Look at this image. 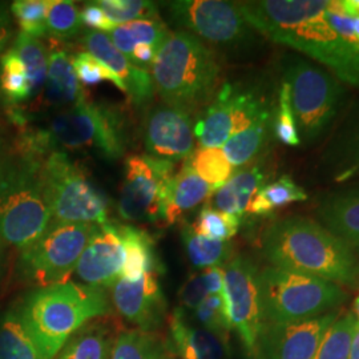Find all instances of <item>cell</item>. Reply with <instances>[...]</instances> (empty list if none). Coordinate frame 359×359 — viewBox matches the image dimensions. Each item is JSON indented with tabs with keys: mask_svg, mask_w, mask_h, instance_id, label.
I'll list each match as a JSON object with an SVG mask.
<instances>
[{
	"mask_svg": "<svg viewBox=\"0 0 359 359\" xmlns=\"http://www.w3.org/2000/svg\"><path fill=\"white\" fill-rule=\"evenodd\" d=\"M266 38L359 88V18L342 13L339 1H286L271 18Z\"/></svg>",
	"mask_w": 359,
	"mask_h": 359,
	"instance_id": "1",
	"label": "cell"
},
{
	"mask_svg": "<svg viewBox=\"0 0 359 359\" xmlns=\"http://www.w3.org/2000/svg\"><path fill=\"white\" fill-rule=\"evenodd\" d=\"M261 252L270 266L314 276L341 285L359 283V257L321 222L287 216L262 233Z\"/></svg>",
	"mask_w": 359,
	"mask_h": 359,
	"instance_id": "2",
	"label": "cell"
},
{
	"mask_svg": "<svg viewBox=\"0 0 359 359\" xmlns=\"http://www.w3.org/2000/svg\"><path fill=\"white\" fill-rule=\"evenodd\" d=\"M128 147L127 124L123 111L115 105L88 100L55 112L40 127L23 133V157L40 160L53 152L96 151L104 158L118 160Z\"/></svg>",
	"mask_w": 359,
	"mask_h": 359,
	"instance_id": "3",
	"label": "cell"
},
{
	"mask_svg": "<svg viewBox=\"0 0 359 359\" xmlns=\"http://www.w3.org/2000/svg\"><path fill=\"white\" fill-rule=\"evenodd\" d=\"M16 310L41 359H55L83 326L111 314L104 289L68 281L32 290Z\"/></svg>",
	"mask_w": 359,
	"mask_h": 359,
	"instance_id": "4",
	"label": "cell"
},
{
	"mask_svg": "<svg viewBox=\"0 0 359 359\" xmlns=\"http://www.w3.org/2000/svg\"><path fill=\"white\" fill-rule=\"evenodd\" d=\"M149 72L163 104L191 114L215 97L221 65L203 40L179 29L169 32Z\"/></svg>",
	"mask_w": 359,
	"mask_h": 359,
	"instance_id": "5",
	"label": "cell"
},
{
	"mask_svg": "<svg viewBox=\"0 0 359 359\" xmlns=\"http://www.w3.org/2000/svg\"><path fill=\"white\" fill-rule=\"evenodd\" d=\"M265 325L309 321L347 301V292L337 283L292 270L266 266L258 274Z\"/></svg>",
	"mask_w": 359,
	"mask_h": 359,
	"instance_id": "6",
	"label": "cell"
},
{
	"mask_svg": "<svg viewBox=\"0 0 359 359\" xmlns=\"http://www.w3.org/2000/svg\"><path fill=\"white\" fill-rule=\"evenodd\" d=\"M283 72L301 144L311 145L333 126L346 92L337 77L308 57H290Z\"/></svg>",
	"mask_w": 359,
	"mask_h": 359,
	"instance_id": "7",
	"label": "cell"
},
{
	"mask_svg": "<svg viewBox=\"0 0 359 359\" xmlns=\"http://www.w3.org/2000/svg\"><path fill=\"white\" fill-rule=\"evenodd\" d=\"M40 163L23 157L13 164L7 187L0 193V238L20 252L39 240L52 222Z\"/></svg>",
	"mask_w": 359,
	"mask_h": 359,
	"instance_id": "8",
	"label": "cell"
},
{
	"mask_svg": "<svg viewBox=\"0 0 359 359\" xmlns=\"http://www.w3.org/2000/svg\"><path fill=\"white\" fill-rule=\"evenodd\" d=\"M97 226L52 219L43 236L20 252L18 259L20 278L35 285L36 289L67 283Z\"/></svg>",
	"mask_w": 359,
	"mask_h": 359,
	"instance_id": "9",
	"label": "cell"
},
{
	"mask_svg": "<svg viewBox=\"0 0 359 359\" xmlns=\"http://www.w3.org/2000/svg\"><path fill=\"white\" fill-rule=\"evenodd\" d=\"M40 177L53 221L96 225L108 221V204L103 193L68 154L53 152L47 156L40 163Z\"/></svg>",
	"mask_w": 359,
	"mask_h": 359,
	"instance_id": "10",
	"label": "cell"
},
{
	"mask_svg": "<svg viewBox=\"0 0 359 359\" xmlns=\"http://www.w3.org/2000/svg\"><path fill=\"white\" fill-rule=\"evenodd\" d=\"M170 20L196 38L218 47H238L252 41L255 29L246 23L237 1L176 0L168 1Z\"/></svg>",
	"mask_w": 359,
	"mask_h": 359,
	"instance_id": "11",
	"label": "cell"
},
{
	"mask_svg": "<svg viewBox=\"0 0 359 359\" xmlns=\"http://www.w3.org/2000/svg\"><path fill=\"white\" fill-rule=\"evenodd\" d=\"M269 111L270 104L261 92L225 83L194 123V137L203 148H222L233 135Z\"/></svg>",
	"mask_w": 359,
	"mask_h": 359,
	"instance_id": "12",
	"label": "cell"
},
{
	"mask_svg": "<svg viewBox=\"0 0 359 359\" xmlns=\"http://www.w3.org/2000/svg\"><path fill=\"white\" fill-rule=\"evenodd\" d=\"M259 269L244 255H234L224 266V290L226 314L246 354L252 358L258 337L265 326L261 306Z\"/></svg>",
	"mask_w": 359,
	"mask_h": 359,
	"instance_id": "13",
	"label": "cell"
},
{
	"mask_svg": "<svg viewBox=\"0 0 359 359\" xmlns=\"http://www.w3.org/2000/svg\"><path fill=\"white\" fill-rule=\"evenodd\" d=\"M175 173L172 161L149 154L129 156L117 204L120 217L137 222L160 219L163 191Z\"/></svg>",
	"mask_w": 359,
	"mask_h": 359,
	"instance_id": "14",
	"label": "cell"
},
{
	"mask_svg": "<svg viewBox=\"0 0 359 359\" xmlns=\"http://www.w3.org/2000/svg\"><path fill=\"white\" fill-rule=\"evenodd\" d=\"M337 309L309 321L265 325L258 337L253 359H313L326 332L339 317Z\"/></svg>",
	"mask_w": 359,
	"mask_h": 359,
	"instance_id": "15",
	"label": "cell"
},
{
	"mask_svg": "<svg viewBox=\"0 0 359 359\" xmlns=\"http://www.w3.org/2000/svg\"><path fill=\"white\" fill-rule=\"evenodd\" d=\"M142 135L147 152L160 160H187L194 151L191 114L167 104L156 105L147 114Z\"/></svg>",
	"mask_w": 359,
	"mask_h": 359,
	"instance_id": "16",
	"label": "cell"
},
{
	"mask_svg": "<svg viewBox=\"0 0 359 359\" xmlns=\"http://www.w3.org/2000/svg\"><path fill=\"white\" fill-rule=\"evenodd\" d=\"M112 301L117 313L142 332L154 333L167 321V301L154 273L137 281L120 278L112 286Z\"/></svg>",
	"mask_w": 359,
	"mask_h": 359,
	"instance_id": "17",
	"label": "cell"
},
{
	"mask_svg": "<svg viewBox=\"0 0 359 359\" xmlns=\"http://www.w3.org/2000/svg\"><path fill=\"white\" fill-rule=\"evenodd\" d=\"M124 265V246L115 222L97 226L77 262L75 273L84 285L112 287L120 278Z\"/></svg>",
	"mask_w": 359,
	"mask_h": 359,
	"instance_id": "18",
	"label": "cell"
},
{
	"mask_svg": "<svg viewBox=\"0 0 359 359\" xmlns=\"http://www.w3.org/2000/svg\"><path fill=\"white\" fill-rule=\"evenodd\" d=\"M86 51L103 62L114 71L126 87L130 102L142 107L154 99V86L149 71L133 65L128 57L118 51L105 32L88 31L83 36Z\"/></svg>",
	"mask_w": 359,
	"mask_h": 359,
	"instance_id": "19",
	"label": "cell"
},
{
	"mask_svg": "<svg viewBox=\"0 0 359 359\" xmlns=\"http://www.w3.org/2000/svg\"><path fill=\"white\" fill-rule=\"evenodd\" d=\"M321 169L337 184L359 179V102L334 129L321 154Z\"/></svg>",
	"mask_w": 359,
	"mask_h": 359,
	"instance_id": "20",
	"label": "cell"
},
{
	"mask_svg": "<svg viewBox=\"0 0 359 359\" xmlns=\"http://www.w3.org/2000/svg\"><path fill=\"white\" fill-rule=\"evenodd\" d=\"M165 348L176 359H226L228 344L197 325L179 306L167 317Z\"/></svg>",
	"mask_w": 359,
	"mask_h": 359,
	"instance_id": "21",
	"label": "cell"
},
{
	"mask_svg": "<svg viewBox=\"0 0 359 359\" xmlns=\"http://www.w3.org/2000/svg\"><path fill=\"white\" fill-rule=\"evenodd\" d=\"M318 222L359 257V182L325 193L316 206Z\"/></svg>",
	"mask_w": 359,
	"mask_h": 359,
	"instance_id": "22",
	"label": "cell"
},
{
	"mask_svg": "<svg viewBox=\"0 0 359 359\" xmlns=\"http://www.w3.org/2000/svg\"><path fill=\"white\" fill-rule=\"evenodd\" d=\"M84 96L72 67V57L63 48L52 46L46 83L39 95L40 104L48 111L59 112L75 105Z\"/></svg>",
	"mask_w": 359,
	"mask_h": 359,
	"instance_id": "23",
	"label": "cell"
},
{
	"mask_svg": "<svg viewBox=\"0 0 359 359\" xmlns=\"http://www.w3.org/2000/svg\"><path fill=\"white\" fill-rule=\"evenodd\" d=\"M213 193L210 185L198 177L188 161L168 181L161 196V217L168 225L177 222L185 213L208 200Z\"/></svg>",
	"mask_w": 359,
	"mask_h": 359,
	"instance_id": "24",
	"label": "cell"
},
{
	"mask_svg": "<svg viewBox=\"0 0 359 359\" xmlns=\"http://www.w3.org/2000/svg\"><path fill=\"white\" fill-rule=\"evenodd\" d=\"M265 182L266 173L259 165L238 169L219 189L212 193L208 205L243 219L250 201Z\"/></svg>",
	"mask_w": 359,
	"mask_h": 359,
	"instance_id": "25",
	"label": "cell"
},
{
	"mask_svg": "<svg viewBox=\"0 0 359 359\" xmlns=\"http://www.w3.org/2000/svg\"><path fill=\"white\" fill-rule=\"evenodd\" d=\"M123 246H124V265L121 278L127 281H137L148 273L158 274L161 264L156 257L152 237L139 228L117 224Z\"/></svg>",
	"mask_w": 359,
	"mask_h": 359,
	"instance_id": "26",
	"label": "cell"
},
{
	"mask_svg": "<svg viewBox=\"0 0 359 359\" xmlns=\"http://www.w3.org/2000/svg\"><path fill=\"white\" fill-rule=\"evenodd\" d=\"M115 338L107 322L93 320L65 342L55 359H112Z\"/></svg>",
	"mask_w": 359,
	"mask_h": 359,
	"instance_id": "27",
	"label": "cell"
},
{
	"mask_svg": "<svg viewBox=\"0 0 359 359\" xmlns=\"http://www.w3.org/2000/svg\"><path fill=\"white\" fill-rule=\"evenodd\" d=\"M270 133H273L271 111L259 116L248 128L233 135L221 149L234 170H238L249 167L261 154L264 147L268 144Z\"/></svg>",
	"mask_w": 359,
	"mask_h": 359,
	"instance_id": "28",
	"label": "cell"
},
{
	"mask_svg": "<svg viewBox=\"0 0 359 359\" xmlns=\"http://www.w3.org/2000/svg\"><path fill=\"white\" fill-rule=\"evenodd\" d=\"M181 240L191 264L197 269L225 266L234 256V246L231 241L206 238L194 231L192 224H182Z\"/></svg>",
	"mask_w": 359,
	"mask_h": 359,
	"instance_id": "29",
	"label": "cell"
},
{
	"mask_svg": "<svg viewBox=\"0 0 359 359\" xmlns=\"http://www.w3.org/2000/svg\"><path fill=\"white\" fill-rule=\"evenodd\" d=\"M169 29L161 19H142L120 25L107 32L116 48L127 57L139 44H151L160 48L169 35Z\"/></svg>",
	"mask_w": 359,
	"mask_h": 359,
	"instance_id": "30",
	"label": "cell"
},
{
	"mask_svg": "<svg viewBox=\"0 0 359 359\" xmlns=\"http://www.w3.org/2000/svg\"><path fill=\"white\" fill-rule=\"evenodd\" d=\"M308 193L289 175L265 184L250 201L248 213L253 216H268L283 206L308 200Z\"/></svg>",
	"mask_w": 359,
	"mask_h": 359,
	"instance_id": "31",
	"label": "cell"
},
{
	"mask_svg": "<svg viewBox=\"0 0 359 359\" xmlns=\"http://www.w3.org/2000/svg\"><path fill=\"white\" fill-rule=\"evenodd\" d=\"M0 359H41L16 309L0 318Z\"/></svg>",
	"mask_w": 359,
	"mask_h": 359,
	"instance_id": "32",
	"label": "cell"
},
{
	"mask_svg": "<svg viewBox=\"0 0 359 359\" xmlns=\"http://www.w3.org/2000/svg\"><path fill=\"white\" fill-rule=\"evenodd\" d=\"M11 48L26 67L34 97L39 96L44 87L48 71L50 52L47 47L40 39L28 36L23 32H18L13 39Z\"/></svg>",
	"mask_w": 359,
	"mask_h": 359,
	"instance_id": "33",
	"label": "cell"
},
{
	"mask_svg": "<svg viewBox=\"0 0 359 359\" xmlns=\"http://www.w3.org/2000/svg\"><path fill=\"white\" fill-rule=\"evenodd\" d=\"M0 92L4 100L13 105L34 97L26 67L11 47L0 57Z\"/></svg>",
	"mask_w": 359,
	"mask_h": 359,
	"instance_id": "34",
	"label": "cell"
},
{
	"mask_svg": "<svg viewBox=\"0 0 359 359\" xmlns=\"http://www.w3.org/2000/svg\"><path fill=\"white\" fill-rule=\"evenodd\" d=\"M165 344L154 333L127 330L115 338L112 359H167Z\"/></svg>",
	"mask_w": 359,
	"mask_h": 359,
	"instance_id": "35",
	"label": "cell"
},
{
	"mask_svg": "<svg viewBox=\"0 0 359 359\" xmlns=\"http://www.w3.org/2000/svg\"><path fill=\"white\" fill-rule=\"evenodd\" d=\"M187 161L196 175L210 185L213 192L219 189L236 172L221 148L200 147L193 151Z\"/></svg>",
	"mask_w": 359,
	"mask_h": 359,
	"instance_id": "36",
	"label": "cell"
},
{
	"mask_svg": "<svg viewBox=\"0 0 359 359\" xmlns=\"http://www.w3.org/2000/svg\"><path fill=\"white\" fill-rule=\"evenodd\" d=\"M358 320L351 311H341L326 332L313 359H348Z\"/></svg>",
	"mask_w": 359,
	"mask_h": 359,
	"instance_id": "37",
	"label": "cell"
},
{
	"mask_svg": "<svg viewBox=\"0 0 359 359\" xmlns=\"http://www.w3.org/2000/svg\"><path fill=\"white\" fill-rule=\"evenodd\" d=\"M83 20L76 4L69 0H48L47 34L59 40L76 38L83 29Z\"/></svg>",
	"mask_w": 359,
	"mask_h": 359,
	"instance_id": "38",
	"label": "cell"
},
{
	"mask_svg": "<svg viewBox=\"0 0 359 359\" xmlns=\"http://www.w3.org/2000/svg\"><path fill=\"white\" fill-rule=\"evenodd\" d=\"M241 218L219 212L212 206H203L192 226L198 234L216 241H231L238 233Z\"/></svg>",
	"mask_w": 359,
	"mask_h": 359,
	"instance_id": "39",
	"label": "cell"
},
{
	"mask_svg": "<svg viewBox=\"0 0 359 359\" xmlns=\"http://www.w3.org/2000/svg\"><path fill=\"white\" fill-rule=\"evenodd\" d=\"M47 10L48 0H16L10 6L19 32L36 39L47 35Z\"/></svg>",
	"mask_w": 359,
	"mask_h": 359,
	"instance_id": "40",
	"label": "cell"
},
{
	"mask_svg": "<svg viewBox=\"0 0 359 359\" xmlns=\"http://www.w3.org/2000/svg\"><path fill=\"white\" fill-rule=\"evenodd\" d=\"M193 321L228 344L233 330L222 294L208 295L200 306L193 310Z\"/></svg>",
	"mask_w": 359,
	"mask_h": 359,
	"instance_id": "41",
	"label": "cell"
},
{
	"mask_svg": "<svg viewBox=\"0 0 359 359\" xmlns=\"http://www.w3.org/2000/svg\"><path fill=\"white\" fill-rule=\"evenodd\" d=\"M273 133L278 142L287 147L301 145L297 121L290 100L289 84L283 80L278 90V103L273 115Z\"/></svg>",
	"mask_w": 359,
	"mask_h": 359,
	"instance_id": "42",
	"label": "cell"
},
{
	"mask_svg": "<svg viewBox=\"0 0 359 359\" xmlns=\"http://www.w3.org/2000/svg\"><path fill=\"white\" fill-rule=\"evenodd\" d=\"M116 26L133 20L158 19L157 6L147 0H99L96 1Z\"/></svg>",
	"mask_w": 359,
	"mask_h": 359,
	"instance_id": "43",
	"label": "cell"
},
{
	"mask_svg": "<svg viewBox=\"0 0 359 359\" xmlns=\"http://www.w3.org/2000/svg\"><path fill=\"white\" fill-rule=\"evenodd\" d=\"M72 67L77 80L86 86H96L103 81H109L126 93V87L114 71H111L103 62L96 59L87 51L80 52L72 57Z\"/></svg>",
	"mask_w": 359,
	"mask_h": 359,
	"instance_id": "44",
	"label": "cell"
},
{
	"mask_svg": "<svg viewBox=\"0 0 359 359\" xmlns=\"http://www.w3.org/2000/svg\"><path fill=\"white\" fill-rule=\"evenodd\" d=\"M208 297L201 273H193L181 286L179 292L180 305L184 310H194Z\"/></svg>",
	"mask_w": 359,
	"mask_h": 359,
	"instance_id": "45",
	"label": "cell"
},
{
	"mask_svg": "<svg viewBox=\"0 0 359 359\" xmlns=\"http://www.w3.org/2000/svg\"><path fill=\"white\" fill-rule=\"evenodd\" d=\"M81 15V20L84 26H88L92 28V31H99V32H109L116 25L105 15L103 8L96 3V1H90L87 3L83 10L80 11Z\"/></svg>",
	"mask_w": 359,
	"mask_h": 359,
	"instance_id": "46",
	"label": "cell"
},
{
	"mask_svg": "<svg viewBox=\"0 0 359 359\" xmlns=\"http://www.w3.org/2000/svg\"><path fill=\"white\" fill-rule=\"evenodd\" d=\"M201 278L205 285L208 295L222 294L224 290V266H213L203 269Z\"/></svg>",
	"mask_w": 359,
	"mask_h": 359,
	"instance_id": "47",
	"label": "cell"
},
{
	"mask_svg": "<svg viewBox=\"0 0 359 359\" xmlns=\"http://www.w3.org/2000/svg\"><path fill=\"white\" fill-rule=\"evenodd\" d=\"M13 36V15L7 4L0 3V57Z\"/></svg>",
	"mask_w": 359,
	"mask_h": 359,
	"instance_id": "48",
	"label": "cell"
},
{
	"mask_svg": "<svg viewBox=\"0 0 359 359\" xmlns=\"http://www.w3.org/2000/svg\"><path fill=\"white\" fill-rule=\"evenodd\" d=\"M339 8L345 15L359 18V0H342L339 1Z\"/></svg>",
	"mask_w": 359,
	"mask_h": 359,
	"instance_id": "49",
	"label": "cell"
},
{
	"mask_svg": "<svg viewBox=\"0 0 359 359\" xmlns=\"http://www.w3.org/2000/svg\"><path fill=\"white\" fill-rule=\"evenodd\" d=\"M348 359H359V321L357 323V327H355V333H354V338H353Z\"/></svg>",
	"mask_w": 359,
	"mask_h": 359,
	"instance_id": "50",
	"label": "cell"
},
{
	"mask_svg": "<svg viewBox=\"0 0 359 359\" xmlns=\"http://www.w3.org/2000/svg\"><path fill=\"white\" fill-rule=\"evenodd\" d=\"M10 161H8V154H7V149H6V144L4 140L0 135V169H6L7 167H10Z\"/></svg>",
	"mask_w": 359,
	"mask_h": 359,
	"instance_id": "51",
	"label": "cell"
},
{
	"mask_svg": "<svg viewBox=\"0 0 359 359\" xmlns=\"http://www.w3.org/2000/svg\"><path fill=\"white\" fill-rule=\"evenodd\" d=\"M13 164H11L10 167L6 168V169H0V193L4 191V188L7 187V182L10 180V175H11V170H13Z\"/></svg>",
	"mask_w": 359,
	"mask_h": 359,
	"instance_id": "52",
	"label": "cell"
},
{
	"mask_svg": "<svg viewBox=\"0 0 359 359\" xmlns=\"http://www.w3.org/2000/svg\"><path fill=\"white\" fill-rule=\"evenodd\" d=\"M6 244L0 238V276H1V269H3V262H4V256H6Z\"/></svg>",
	"mask_w": 359,
	"mask_h": 359,
	"instance_id": "53",
	"label": "cell"
},
{
	"mask_svg": "<svg viewBox=\"0 0 359 359\" xmlns=\"http://www.w3.org/2000/svg\"><path fill=\"white\" fill-rule=\"evenodd\" d=\"M351 313L355 316V318L359 321V294L357 295V298L353 302V311Z\"/></svg>",
	"mask_w": 359,
	"mask_h": 359,
	"instance_id": "54",
	"label": "cell"
}]
</instances>
